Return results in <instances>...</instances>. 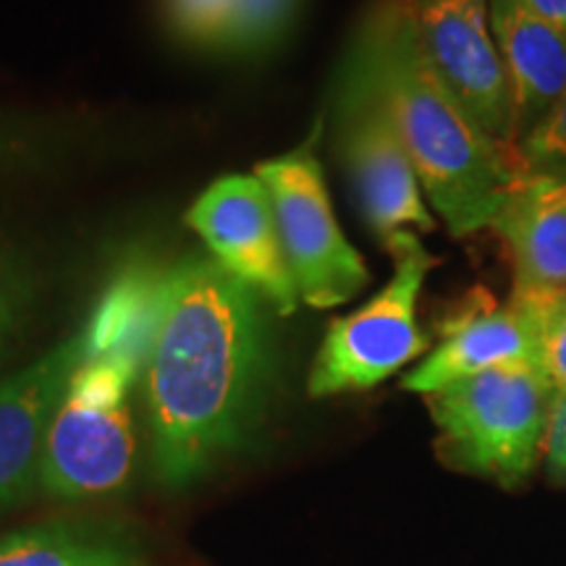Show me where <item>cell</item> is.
Listing matches in <instances>:
<instances>
[{
  "label": "cell",
  "mask_w": 566,
  "mask_h": 566,
  "mask_svg": "<svg viewBox=\"0 0 566 566\" xmlns=\"http://www.w3.org/2000/svg\"><path fill=\"white\" fill-rule=\"evenodd\" d=\"M260 300L212 254L160 271L145 375L155 475L166 485L208 475L263 415L271 346Z\"/></svg>",
  "instance_id": "6da1fadb"
},
{
  "label": "cell",
  "mask_w": 566,
  "mask_h": 566,
  "mask_svg": "<svg viewBox=\"0 0 566 566\" xmlns=\"http://www.w3.org/2000/svg\"><path fill=\"white\" fill-rule=\"evenodd\" d=\"M384 101L422 192L451 237L491 229L527 179L520 147L495 142L430 66L409 0H373L346 51Z\"/></svg>",
  "instance_id": "7a4b0ae2"
},
{
  "label": "cell",
  "mask_w": 566,
  "mask_h": 566,
  "mask_svg": "<svg viewBox=\"0 0 566 566\" xmlns=\"http://www.w3.org/2000/svg\"><path fill=\"white\" fill-rule=\"evenodd\" d=\"M155 279L126 268L84 325V357L48 430L40 483L59 499H97L129 483L134 424L129 394L150 357Z\"/></svg>",
  "instance_id": "3957f363"
},
{
  "label": "cell",
  "mask_w": 566,
  "mask_h": 566,
  "mask_svg": "<svg viewBox=\"0 0 566 566\" xmlns=\"http://www.w3.org/2000/svg\"><path fill=\"white\" fill-rule=\"evenodd\" d=\"M556 399L535 363L493 367L424 394L441 462L504 488L522 485L535 470Z\"/></svg>",
  "instance_id": "277c9868"
},
{
  "label": "cell",
  "mask_w": 566,
  "mask_h": 566,
  "mask_svg": "<svg viewBox=\"0 0 566 566\" xmlns=\"http://www.w3.org/2000/svg\"><path fill=\"white\" fill-rule=\"evenodd\" d=\"M384 247L394 258L391 281L357 313L328 325L310 370L313 399L367 391L428 349V336L417 325V300L438 260L415 231H396Z\"/></svg>",
  "instance_id": "5b68a950"
},
{
  "label": "cell",
  "mask_w": 566,
  "mask_h": 566,
  "mask_svg": "<svg viewBox=\"0 0 566 566\" xmlns=\"http://www.w3.org/2000/svg\"><path fill=\"white\" fill-rule=\"evenodd\" d=\"M317 132L294 153L260 163L254 176L271 192L283 254L300 300L315 310H328L354 300L367 286L370 273L336 221L315 155Z\"/></svg>",
  "instance_id": "8992f818"
},
{
  "label": "cell",
  "mask_w": 566,
  "mask_h": 566,
  "mask_svg": "<svg viewBox=\"0 0 566 566\" xmlns=\"http://www.w3.org/2000/svg\"><path fill=\"white\" fill-rule=\"evenodd\" d=\"M336 145L359 212L380 242L396 231H436L405 142L380 95L349 59L336 92Z\"/></svg>",
  "instance_id": "52a82bcc"
},
{
  "label": "cell",
  "mask_w": 566,
  "mask_h": 566,
  "mask_svg": "<svg viewBox=\"0 0 566 566\" xmlns=\"http://www.w3.org/2000/svg\"><path fill=\"white\" fill-rule=\"evenodd\" d=\"M430 66L488 137L520 147V122L488 0H409Z\"/></svg>",
  "instance_id": "ba28073f"
},
{
  "label": "cell",
  "mask_w": 566,
  "mask_h": 566,
  "mask_svg": "<svg viewBox=\"0 0 566 566\" xmlns=\"http://www.w3.org/2000/svg\"><path fill=\"white\" fill-rule=\"evenodd\" d=\"M187 223L200 233L212 258L244 281L281 315L300 304L294 275L283 254L271 192L258 176L231 174L197 197Z\"/></svg>",
  "instance_id": "9c48e42d"
},
{
  "label": "cell",
  "mask_w": 566,
  "mask_h": 566,
  "mask_svg": "<svg viewBox=\"0 0 566 566\" xmlns=\"http://www.w3.org/2000/svg\"><path fill=\"white\" fill-rule=\"evenodd\" d=\"M84 357V328L0 384V514L40 478L48 430Z\"/></svg>",
  "instance_id": "30bf717a"
},
{
  "label": "cell",
  "mask_w": 566,
  "mask_h": 566,
  "mask_svg": "<svg viewBox=\"0 0 566 566\" xmlns=\"http://www.w3.org/2000/svg\"><path fill=\"white\" fill-rule=\"evenodd\" d=\"M491 229L512 263V304L562 300L566 292V174H530Z\"/></svg>",
  "instance_id": "8fae6325"
},
{
  "label": "cell",
  "mask_w": 566,
  "mask_h": 566,
  "mask_svg": "<svg viewBox=\"0 0 566 566\" xmlns=\"http://www.w3.org/2000/svg\"><path fill=\"white\" fill-rule=\"evenodd\" d=\"M516 363H535L533 323L512 304L499 307L485 292H475L443 323L441 344L405 375L401 388L424 396L454 380Z\"/></svg>",
  "instance_id": "7c38bea8"
},
{
  "label": "cell",
  "mask_w": 566,
  "mask_h": 566,
  "mask_svg": "<svg viewBox=\"0 0 566 566\" xmlns=\"http://www.w3.org/2000/svg\"><path fill=\"white\" fill-rule=\"evenodd\" d=\"M491 30L512 84L520 142L566 92V32L514 0H488Z\"/></svg>",
  "instance_id": "4fadbf2b"
},
{
  "label": "cell",
  "mask_w": 566,
  "mask_h": 566,
  "mask_svg": "<svg viewBox=\"0 0 566 566\" xmlns=\"http://www.w3.org/2000/svg\"><path fill=\"white\" fill-rule=\"evenodd\" d=\"M0 566H142L132 543L95 525H40L0 537Z\"/></svg>",
  "instance_id": "5bb4252c"
},
{
  "label": "cell",
  "mask_w": 566,
  "mask_h": 566,
  "mask_svg": "<svg viewBox=\"0 0 566 566\" xmlns=\"http://www.w3.org/2000/svg\"><path fill=\"white\" fill-rule=\"evenodd\" d=\"M304 0H239L221 51L258 55L283 40Z\"/></svg>",
  "instance_id": "9a60e30c"
},
{
  "label": "cell",
  "mask_w": 566,
  "mask_h": 566,
  "mask_svg": "<svg viewBox=\"0 0 566 566\" xmlns=\"http://www.w3.org/2000/svg\"><path fill=\"white\" fill-rule=\"evenodd\" d=\"M239 0H160L168 32L184 45L221 51Z\"/></svg>",
  "instance_id": "2e32d148"
},
{
  "label": "cell",
  "mask_w": 566,
  "mask_h": 566,
  "mask_svg": "<svg viewBox=\"0 0 566 566\" xmlns=\"http://www.w3.org/2000/svg\"><path fill=\"white\" fill-rule=\"evenodd\" d=\"M512 304V302H509ZM527 315L535 334V365L556 388V394H566V302L543 300L512 304Z\"/></svg>",
  "instance_id": "e0dca14e"
},
{
  "label": "cell",
  "mask_w": 566,
  "mask_h": 566,
  "mask_svg": "<svg viewBox=\"0 0 566 566\" xmlns=\"http://www.w3.org/2000/svg\"><path fill=\"white\" fill-rule=\"evenodd\" d=\"M530 174H566V92L520 142Z\"/></svg>",
  "instance_id": "ac0fdd59"
},
{
  "label": "cell",
  "mask_w": 566,
  "mask_h": 566,
  "mask_svg": "<svg viewBox=\"0 0 566 566\" xmlns=\"http://www.w3.org/2000/svg\"><path fill=\"white\" fill-rule=\"evenodd\" d=\"M543 451H546V467L551 480L558 485H566V394L558 396L554 412H551Z\"/></svg>",
  "instance_id": "d6986e66"
},
{
  "label": "cell",
  "mask_w": 566,
  "mask_h": 566,
  "mask_svg": "<svg viewBox=\"0 0 566 566\" xmlns=\"http://www.w3.org/2000/svg\"><path fill=\"white\" fill-rule=\"evenodd\" d=\"M514 3L533 13L535 19L566 32V0H514Z\"/></svg>",
  "instance_id": "ffe728a7"
},
{
  "label": "cell",
  "mask_w": 566,
  "mask_h": 566,
  "mask_svg": "<svg viewBox=\"0 0 566 566\" xmlns=\"http://www.w3.org/2000/svg\"><path fill=\"white\" fill-rule=\"evenodd\" d=\"M17 292H13L11 283L0 281V342H3L6 334L13 328V317H17Z\"/></svg>",
  "instance_id": "44dd1931"
},
{
  "label": "cell",
  "mask_w": 566,
  "mask_h": 566,
  "mask_svg": "<svg viewBox=\"0 0 566 566\" xmlns=\"http://www.w3.org/2000/svg\"><path fill=\"white\" fill-rule=\"evenodd\" d=\"M564 302H566V292H564Z\"/></svg>",
  "instance_id": "7402d4cb"
}]
</instances>
